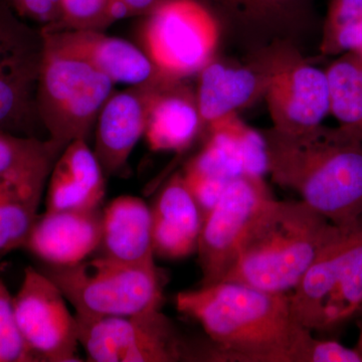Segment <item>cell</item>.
I'll return each mask as SVG.
<instances>
[{"label": "cell", "mask_w": 362, "mask_h": 362, "mask_svg": "<svg viewBox=\"0 0 362 362\" xmlns=\"http://www.w3.org/2000/svg\"><path fill=\"white\" fill-rule=\"evenodd\" d=\"M145 18L144 52L162 77L180 81L213 59L220 25L201 0H162Z\"/></svg>", "instance_id": "ba28073f"}, {"label": "cell", "mask_w": 362, "mask_h": 362, "mask_svg": "<svg viewBox=\"0 0 362 362\" xmlns=\"http://www.w3.org/2000/svg\"><path fill=\"white\" fill-rule=\"evenodd\" d=\"M204 148L185 166V173L232 178L267 171L266 142L263 134L247 127L237 114L209 126Z\"/></svg>", "instance_id": "2e32d148"}, {"label": "cell", "mask_w": 362, "mask_h": 362, "mask_svg": "<svg viewBox=\"0 0 362 362\" xmlns=\"http://www.w3.org/2000/svg\"><path fill=\"white\" fill-rule=\"evenodd\" d=\"M45 37L59 49L84 59L115 84L138 86L165 78L146 52L128 40L99 30H51Z\"/></svg>", "instance_id": "5bb4252c"}, {"label": "cell", "mask_w": 362, "mask_h": 362, "mask_svg": "<svg viewBox=\"0 0 362 362\" xmlns=\"http://www.w3.org/2000/svg\"><path fill=\"white\" fill-rule=\"evenodd\" d=\"M162 80L114 92L100 112L94 152L107 176L120 173L127 166L133 149L144 135L150 100Z\"/></svg>", "instance_id": "4fadbf2b"}, {"label": "cell", "mask_w": 362, "mask_h": 362, "mask_svg": "<svg viewBox=\"0 0 362 362\" xmlns=\"http://www.w3.org/2000/svg\"><path fill=\"white\" fill-rule=\"evenodd\" d=\"M102 216L101 207L45 211L37 216L23 247L47 265H75L100 247Z\"/></svg>", "instance_id": "9a60e30c"}, {"label": "cell", "mask_w": 362, "mask_h": 362, "mask_svg": "<svg viewBox=\"0 0 362 362\" xmlns=\"http://www.w3.org/2000/svg\"><path fill=\"white\" fill-rule=\"evenodd\" d=\"M75 316L89 361H204V356L209 361V349L185 339L161 309L129 316Z\"/></svg>", "instance_id": "52a82bcc"}, {"label": "cell", "mask_w": 362, "mask_h": 362, "mask_svg": "<svg viewBox=\"0 0 362 362\" xmlns=\"http://www.w3.org/2000/svg\"><path fill=\"white\" fill-rule=\"evenodd\" d=\"M44 52L42 28L0 0V130L37 138L45 133L37 107Z\"/></svg>", "instance_id": "9c48e42d"}, {"label": "cell", "mask_w": 362, "mask_h": 362, "mask_svg": "<svg viewBox=\"0 0 362 362\" xmlns=\"http://www.w3.org/2000/svg\"><path fill=\"white\" fill-rule=\"evenodd\" d=\"M267 173L280 187L333 225L350 228L362 218V139L322 125L301 134H263Z\"/></svg>", "instance_id": "7a4b0ae2"}, {"label": "cell", "mask_w": 362, "mask_h": 362, "mask_svg": "<svg viewBox=\"0 0 362 362\" xmlns=\"http://www.w3.org/2000/svg\"><path fill=\"white\" fill-rule=\"evenodd\" d=\"M273 63L265 71L246 66H230L211 59L199 71L197 82V109L207 128L226 117L237 114L265 94Z\"/></svg>", "instance_id": "d6986e66"}, {"label": "cell", "mask_w": 362, "mask_h": 362, "mask_svg": "<svg viewBox=\"0 0 362 362\" xmlns=\"http://www.w3.org/2000/svg\"><path fill=\"white\" fill-rule=\"evenodd\" d=\"M289 295L295 318L312 332L335 327L362 309V221L321 252Z\"/></svg>", "instance_id": "8992f818"}, {"label": "cell", "mask_w": 362, "mask_h": 362, "mask_svg": "<svg viewBox=\"0 0 362 362\" xmlns=\"http://www.w3.org/2000/svg\"><path fill=\"white\" fill-rule=\"evenodd\" d=\"M151 214L157 256L182 259L197 251L204 216L182 173H176L162 187Z\"/></svg>", "instance_id": "e0dca14e"}, {"label": "cell", "mask_w": 362, "mask_h": 362, "mask_svg": "<svg viewBox=\"0 0 362 362\" xmlns=\"http://www.w3.org/2000/svg\"><path fill=\"white\" fill-rule=\"evenodd\" d=\"M202 124L195 95L178 81L157 83L150 100L145 137L153 151L181 152L187 149Z\"/></svg>", "instance_id": "44dd1931"}, {"label": "cell", "mask_w": 362, "mask_h": 362, "mask_svg": "<svg viewBox=\"0 0 362 362\" xmlns=\"http://www.w3.org/2000/svg\"><path fill=\"white\" fill-rule=\"evenodd\" d=\"M306 362H362V357L356 349H349L334 340L314 337Z\"/></svg>", "instance_id": "f546056e"}, {"label": "cell", "mask_w": 362, "mask_h": 362, "mask_svg": "<svg viewBox=\"0 0 362 362\" xmlns=\"http://www.w3.org/2000/svg\"><path fill=\"white\" fill-rule=\"evenodd\" d=\"M233 23L252 30L284 32L306 23L311 0H207Z\"/></svg>", "instance_id": "603a6c76"}, {"label": "cell", "mask_w": 362, "mask_h": 362, "mask_svg": "<svg viewBox=\"0 0 362 362\" xmlns=\"http://www.w3.org/2000/svg\"><path fill=\"white\" fill-rule=\"evenodd\" d=\"M110 4L111 0H62L59 25L47 30L104 32L114 23Z\"/></svg>", "instance_id": "83f0119b"}, {"label": "cell", "mask_w": 362, "mask_h": 362, "mask_svg": "<svg viewBox=\"0 0 362 362\" xmlns=\"http://www.w3.org/2000/svg\"><path fill=\"white\" fill-rule=\"evenodd\" d=\"M129 9L131 16H147L162 1V0H119Z\"/></svg>", "instance_id": "4dcf8cb0"}, {"label": "cell", "mask_w": 362, "mask_h": 362, "mask_svg": "<svg viewBox=\"0 0 362 362\" xmlns=\"http://www.w3.org/2000/svg\"><path fill=\"white\" fill-rule=\"evenodd\" d=\"M62 150L49 138L0 130V180L23 187H45Z\"/></svg>", "instance_id": "7402d4cb"}, {"label": "cell", "mask_w": 362, "mask_h": 362, "mask_svg": "<svg viewBox=\"0 0 362 362\" xmlns=\"http://www.w3.org/2000/svg\"><path fill=\"white\" fill-rule=\"evenodd\" d=\"M40 271L58 286L78 315L129 316L161 309L163 303V277L157 267L129 265L102 255Z\"/></svg>", "instance_id": "5b68a950"}, {"label": "cell", "mask_w": 362, "mask_h": 362, "mask_svg": "<svg viewBox=\"0 0 362 362\" xmlns=\"http://www.w3.org/2000/svg\"><path fill=\"white\" fill-rule=\"evenodd\" d=\"M44 189L0 180V255L25 246Z\"/></svg>", "instance_id": "d4e9b609"}, {"label": "cell", "mask_w": 362, "mask_h": 362, "mask_svg": "<svg viewBox=\"0 0 362 362\" xmlns=\"http://www.w3.org/2000/svg\"><path fill=\"white\" fill-rule=\"evenodd\" d=\"M265 96L274 129L285 134L315 129L330 113L325 71L303 62L273 63Z\"/></svg>", "instance_id": "7c38bea8"}, {"label": "cell", "mask_w": 362, "mask_h": 362, "mask_svg": "<svg viewBox=\"0 0 362 362\" xmlns=\"http://www.w3.org/2000/svg\"><path fill=\"white\" fill-rule=\"evenodd\" d=\"M105 176L87 141L70 143L57 159L47 180L45 211L100 209L106 194Z\"/></svg>", "instance_id": "ac0fdd59"}, {"label": "cell", "mask_w": 362, "mask_h": 362, "mask_svg": "<svg viewBox=\"0 0 362 362\" xmlns=\"http://www.w3.org/2000/svg\"><path fill=\"white\" fill-rule=\"evenodd\" d=\"M362 47V0H332L324 25L322 52L328 54Z\"/></svg>", "instance_id": "484cf974"}, {"label": "cell", "mask_w": 362, "mask_h": 362, "mask_svg": "<svg viewBox=\"0 0 362 362\" xmlns=\"http://www.w3.org/2000/svg\"><path fill=\"white\" fill-rule=\"evenodd\" d=\"M345 228L333 225L304 202L273 199L223 281L290 294L317 257Z\"/></svg>", "instance_id": "3957f363"}, {"label": "cell", "mask_w": 362, "mask_h": 362, "mask_svg": "<svg viewBox=\"0 0 362 362\" xmlns=\"http://www.w3.org/2000/svg\"><path fill=\"white\" fill-rule=\"evenodd\" d=\"M356 349L358 350L359 354L362 357V328L361 331V334H359L358 342H357V345Z\"/></svg>", "instance_id": "1f68e13d"}, {"label": "cell", "mask_w": 362, "mask_h": 362, "mask_svg": "<svg viewBox=\"0 0 362 362\" xmlns=\"http://www.w3.org/2000/svg\"><path fill=\"white\" fill-rule=\"evenodd\" d=\"M0 362H37L25 338L14 312L13 297L0 279Z\"/></svg>", "instance_id": "4316f807"}, {"label": "cell", "mask_w": 362, "mask_h": 362, "mask_svg": "<svg viewBox=\"0 0 362 362\" xmlns=\"http://www.w3.org/2000/svg\"><path fill=\"white\" fill-rule=\"evenodd\" d=\"M329 87L330 113L343 128L362 139V54H343L325 71Z\"/></svg>", "instance_id": "cb8c5ba5"}, {"label": "cell", "mask_w": 362, "mask_h": 362, "mask_svg": "<svg viewBox=\"0 0 362 362\" xmlns=\"http://www.w3.org/2000/svg\"><path fill=\"white\" fill-rule=\"evenodd\" d=\"M180 313L211 341V361L306 362L313 335L293 314L290 295L223 282L178 293Z\"/></svg>", "instance_id": "6da1fadb"}, {"label": "cell", "mask_w": 362, "mask_h": 362, "mask_svg": "<svg viewBox=\"0 0 362 362\" xmlns=\"http://www.w3.org/2000/svg\"><path fill=\"white\" fill-rule=\"evenodd\" d=\"M357 52H361V54H362V47H361V49H359V51H357Z\"/></svg>", "instance_id": "d6a6232c"}, {"label": "cell", "mask_w": 362, "mask_h": 362, "mask_svg": "<svg viewBox=\"0 0 362 362\" xmlns=\"http://www.w3.org/2000/svg\"><path fill=\"white\" fill-rule=\"evenodd\" d=\"M103 256L129 265L156 267L151 207L140 197L122 195L103 209Z\"/></svg>", "instance_id": "ffe728a7"}, {"label": "cell", "mask_w": 362, "mask_h": 362, "mask_svg": "<svg viewBox=\"0 0 362 362\" xmlns=\"http://www.w3.org/2000/svg\"><path fill=\"white\" fill-rule=\"evenodd\" d=\"M262 175L230 178L220 199L204 216L197 254L202 286L221 282L230 271L247 235L273 199Z\"/></svg>", "instance_id": "30bf717a"}, {"label": "cell", "mask_w": 362, "mask_h": 362, "mask_svg": "<svg viewBox=\"0 0 362 362\" xmlns=\"http://www.w3.org/2000/svg\"><path fill=\"white\" fill-rule=\"evenodd\" d=\"M45 37V35H44ZM115 83L94 66L45 37L37 90L40 120L62 151L76 140L89 143Z\"/></svg>", "instance_id": "277c9868"}, {"label": "cell", "mask_w": 362, "mask_h": 362, "mask_svg": "<svg viewBox=\"0 0 362 362\" xmlns=\"http://www.w3.org/2000/svg\"><path fill=\"white\" fill-rule=\"evenodd\" d=\"M58 286L42 271L25 268L13 297L16 320L37 361H78L77 319Z\"/></svg>", "instance_id": "8fae6325"}, {"label": "cell", "mask_w": 362, "mask_h": 362, "mask_svg": "<svg viewBox=\"0 0 362 362\" xmlns=\"http://www.w3.org/2000/svg\"><path fill=\"white\" fill-rule=\"evenodd\" d=\"M20 18L40 28H54L61 20L62 0H4Z\"/></svg>", "instance_id": "f1b7e54d"}]
</instances>
